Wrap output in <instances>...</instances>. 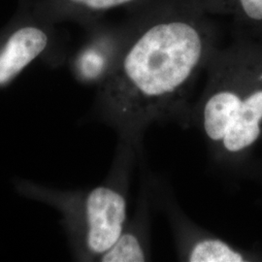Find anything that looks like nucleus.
<instances>
[{"mask_svg": "<svg viewBox=\"0 0 262 262\" xmlns=\"http://www.w3.org/2000/svg\"><path fill=\"white\" fill-rule=\"evenodd\" d=\"M122 57L100 85L94 114L141 156L154 123L186 126L190 94L219 47L209 0H145L134 7Z\"/></svg>", "mask_w": 262, "mask_h": 262, "instance_id": "obj_1", "label": "nucleus"}, {"mask_svg": "<svg viewBox=\"0 0 262 262\" xmlns=\"http://www.w3.org/2000/svg\"><path fill=\"white\" fill-rule=\"evenodd\" d=\"M203 93L191 105L186 126H193L211 158L228 165L261 134L262 41L239 37L215 50L207 64Z\"/></svg>", "mask_w": 262, "mask_h": 262, "instance_id": "obj_2", "label": "nucleus"}, {"mask_svg": "<svg viewBox=\"0 0 262 262\" xmlns=\"http://www.w3.org/2000/svg\"><path fill=\"white\" fill-rule=\"evenodd\" d=\"M150 191L149 179H143L134 215L127 221L117 241L98 261L145 262L151 259Z\"/></svg>", "mask_w": 262, "mask_h": 262, "instance_id": "obj_5", "label": "nucleus"}, {"mask_svg": "<svg viewBox=\"0 0 262 262\" xmlns=\"http://www.w3.org/2000/svg\"><path fill=\"white\" fill-rule=\"evenodd\" d=\"M140 155L119 142L108 177L102 184L77 190H59L23 180L15 183L20 195L54 207L76 260L98 261L128 221V190L134 161Z\"/></svg>", "mask_w": 262, "mask_h": 262, "instance_id": "obj_3", "label": "nucleus"}, {"mask_svg": "<svg viewBox=\"0 0 262 262\" xmlns=\"http://www.w3.org/2000/svg\"><path fill=\"white\" fill-rule=\"evenodd\" d=\"M145 0H67L76 10L85 13H101L120 7L134 8Z\"/></svg>", "mask_w": 262, "mask_h": 262, "instance_id": "obj_9", "label": "nucleus"}, {"mask_svg": "<svg viewBox=\"0 0 262 262\" xmlns=\"http://www.w3.org/2000/svg\"><path fill=\"white\" fill-rule=\"evenodd\" d=\"M215 15L232 16L251 36L262 41V0H209Z\"/></svg>", "mask_w": 262, "mask_h": 262, "instance_id": "obj_8", "label": "nucleus"}, {"mask_svg": "<svg viewBox=\"0 0 262 262\" xmlns=\"http://www.w3.org/2000/svg\"><path fill=\"white\" fill-rule=\"evenodd\" d=\"M161 205L171 225L179 260L187 262H244L245 254L193 221L161 189Z\"/></svg>", "mask_w": 262, "mask_h": 262, "instance_id": "obj_4", "label": "nucleus"}, {"mask_svg": "<svg viewBox=\"0 0 262 262\" xmlns=\"http://www.w3.org/2000/svg\"><path fill=\"white\" fill-rule=\"evenodd\" d=\"M127 39V28L119 34L104 33L93 38L75 57L73 66L78 80L84 84H103L118 66Z\"/></svg>", "mask_w": 262, "mask_h": 262, "instance_id": "obj_6", "label": "nucleus"}, {"mask_svg": "<svg viewBox=\"0 0 262 262\" xmlns=\"http://www.w3.org/2000/svg\"><path fill=\"white\" fill-rule=\"evenodd\" d=\"M47 46V34L40 28L25 27L13 32L0 46V88L12 82Z\"/></svg>", "mask_w": 262, "mask_h": 262, "instance_id": "obj_7", "label": "nucleus"}]
</instances>
